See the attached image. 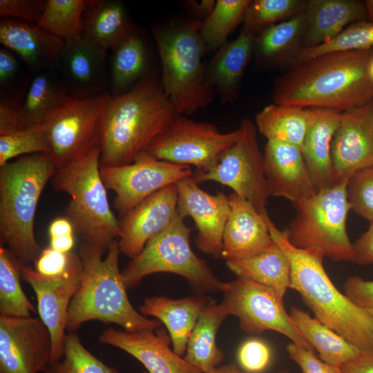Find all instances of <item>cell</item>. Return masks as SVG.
Instances as JSON below:
<instances>
[{"label":"cell","mask_w":373,"mask_h":373,"mask_svg":"<svg viewBox=\"0 0 373 373\" xmlns=\"http://www.w3.org/2000/svg\"><path fill=\"white\" fill-rule=\"evenodd\" d=\"M20 261L7 247H0V315L29 317L35 307L23 292Z\"/></svg>","instance_id":"obj_37"},{"label":"cell","mask_w":373,"mask_h":373,"mask_svg":"<svg viewBox=\"0 0 373 373\" xmlns=\"http://www.w3.org/2000/svg\"><path fill=\"white\" fill-rule=\"evenodd\" d=\"M238 134V129L222 133L211 123L179 115L145 151L159 160L194 166L195 172L202 173L217 164L222 154L236 141Z\"/></svg>","instance_id":"obj_12"},{"label":"cell","mask_w":373,"mask_h":373,"mask_svg":"<svg viewBox=\"0 0 373 373\" xmlns=\"http://www.w3.org/2000/svg\"><path fill=\"white\" fill-rule=\"evenodd\" d=\"M372 332H373V326H372Z\"/></svg>","instance_id":"obj_61"},{"label":"cell","mask_w":373,"mask_h":373,"mask_svg":"<svg viewBox=\"0 0 373 373\" xmlns=\"http://www.w3.org/2000/svg\"><path fill=\"white\" fill-rule=\"evenodd\" d=\"M101 148L97 147L82 158L57 169L51 183L57 192L70 196L65 217L85 242L107 250L118 239V219L108 200L107 189L100 173Z\"/></svg>","instance_id":"obj_7"},{"label":"cell","mask_w":373,"mask_h":373,"mask_svg":"<svg viewBox=\"0 0 373 373\" xmlns=\"http://www.w3.org/2000/svg\"><path fill=\"white\" fill-rule=\"evenodd\" d=\"M216 1L214 0L186 1L185 8L194 16L195 19L204 21L212 12Z\"/></svg>","instance_id":"obj_54"},{"label":"cell","mask_w":373,"mask_h":373,"mask_svg":"<svg viewBox=\"0 0 373 373\" xmlns=\"http://www.w3.org/2000/svg\"><path fill=\"white\" fill-rule=\"evenodd\" d=\"M305 26L304 10L288 20L270 26L258 32L254 50L257 62L268 68L289 66L303 48Z\"/></svg>","instance_id":"obj_29"},{"label":"cell","mask_w":373,"mask_h":373,"mask_svg":"<svg viewBox=\"0 0 373 373\" xmlns=\"http://www.w3.org/2000/svg\"><path fill=\"white\" fill-rule=\"evenodd\" d=\"M178 191L175 184L169 185L150 195L118 219L121 254L131 259L146 243L161 233L177 215Z\"/></svg>","instance_id":"obj_19"},{"label":"cell","mask_w":373,"mask_h":373,"mask_svg":"<svg viewBox=\"0 0 373 373\" xmlns=\"http://www.w3.org/2000/svg\"><path fill=\"white\" fill-rule=\"evenodd\" d=\"M373 48L332 52L288 68L275 81L274 104L343 113L373 101Z\"/></svg>","instance_id":"obj_1"},{"label":"cell","mask_w":373,"mask_h":373,"mask_svg":"<svg viewBox=\"0 0 373 373\" xmlns=\"http://www.w3.org/2000/svg\"><path fill=\"white\" fill-rule=\"evenodd\" d=\"M242 369L249 373H258L267 368L271 359V352L264 341L251 338L245 341L238 352Z\"/></svg>","instance_id":"obj_46"},{"label":"cell","mask_w":373,"mask_h":373,"mask_svg":"<svg viewBox=\"0 0 373 373\" xmlns=\"http://www.w3.org/2000/svg\"><path fill=\"white\" fill-rule=\"evenodd\" d=\"M20 59L10 50L0 48V101L18 108L33 76L25 75Z\"/></svg>","instance_id":"obj_44"},{"label":"cell","mask_w":373,"mask_h":373,"mask_svg":"<svg viewBox=\"0 0 373 373\" xmlns=\"http://www.w3.org/2000/svg\"><path fill=\"white\" fill-rule=\"evenodd\" d=\"M72 251L61 252L52 247L42 249L34 261L35 271L46 276H57L64 274L68 267Z\"/></svg>","instance_id":"obj_49"},{"label":"cell","mask_w":373,"mask_h":373,"mask_svg":"<svg viewBox=\"0 0 373 373\" xmlns=\"http://www.w3.org/2000/svg\"><path fill=\"white\" fill-rule=\"evenodd\" d=\"M257 35L243 26L238 36L218 48L206 64L208 83L223 102H231L238 97Z\"/></svg>","instance_id":"obj_25"},{"label":"cell","mask_w":373,"mask_h":373,"mask_svg":"<svg viewBox=\"0 0 373 373\" xmlns=\"http://www.w3.org/2000/svg\"><path fill=\"white\" fill-rule=\"evenodd\" d=\"M249 0H217L211 14L201 23L200 36L207 50H217L243 21Z\"/></svg>","instance_id":"obj_38"},{"label":"cell","mask_w":373,"mask_h":373,"mask_svg":"<svg viewBox=\"0 0 373 373\" xmlns=\"http://www.w3.org/2000/svg\"><path fill=\"white\" fill-rule=\"evenodd\" d=\"M342 373H373V347L362 350L357 357L341 367Z\"/></svg>","instance_id":"obj_53"},{"label":"cell","mask_w":373,"mask_h":373,"mask_svg":"<svg viewBox=\"0 0 373 373\" xmlns=\"http://www.w3.org/2000/svg\"><path fill=\"white\" fill-rule=\"evenodd\" d=\"M44 373H119L95 356L75 333L66 334L62 357Z\"/></svg>","instance_id":"obj_41"},{"label":"cell","mask_w":373,"mask_h":373,"mask_svg":"<svg viewBox=\"0 0 373 373\" xmlns=\"http://www.w3.org/2000/svg\"><path fill=\"white\" fill-rule=\"evenodd\" d=\"M345 296L357 306L373 311V280L352 276L344 283Z\"/></svg>","instance_id":"obj_50"},{"label":"cell","mask_w":373,"mask_h":373,"mask_svg":"<svg viewBox=\"0 0 373 373\" xmlns=\"http://www.w3.org/2000/svg\"><path fill=\"white\" fill-rule=\"evenodd\" d=\"M135 30L121 1L87 0L83 34L102 47L113 49Z\"/></svg>","instance_id":"obj_31"},{"label":"cell","mask_w":373,"mask_h":373,"mask_svg":"<svg viewBox=\"0 0 373 373\" xmlns=\"http://www.w3.org/2000/svg\"><path fill=\"white\" fill-rule=\"evenodd\" d=\"M364 2L367 15V21L373 22V0H367Z\"/></svg>","instance_id":"obj_58"},{"label":"cell","mask_w":373,"mask_h":373,"mask_svg":"<svg viewBox=\"0 0 373 373\" xmlns=\"http://www.w3.org/2000/svg\"><path fill=\"white\" fill-rule=\"evenodd\" d=\"M355 263L360 265L373 264V223L353 244Z\"/></svg>","instance_id":"obj_51"},{"label":"cell","mask_w":373,"mask_h":373,"mask_svg":"<svg viewBox=\"0 0 373 373\" xmlns=\"http://www.w3.org/2000/svg\"><path fill=\"white\" fill-rule=\"evenodd\" d=\"M74 227L66 217L53 220L48 227L49 238L73 235Z\"/></svg>","instance_id":"obj_55"},{"label":"cell","mask_w":373,"mask_h":373,"mask_svg":"<svg viewBox=\"0 0 373 373\" xmlns=\"http://www.w3.org/2000/svg\"><path fill=\"white\" fill-rule=\"evenodd\" d=\"M56 171L44 153L21 156L0 166V241L25 266L42 251L35 235V215Z\"/></svg>","instance_id":"obj_5"},{"label":"cell","mask_w":373,"mask_h":373,"mask_svg":"<svg viewBox=\"0 0 373 373\" xmlns=\"http://www.w3.org/2000/svg\"><path fill=\"white\" fill-rule=\"evenodd\" d=\"M226 265L237 278L249 279L269 287L282 298L290 287L289 260L274 241L264 250L252 256L227 260Z\"/></svg>","instance_id":"obj_32"},{"label":"cell","mask_w":373,"mask_h":373,"mask_svg":"<svg viewBox=\"0 0 373 373\" xmlns=\"http://www.w3.org/2000/svg\"><path fill=\"white\" fill-rule=\"evenodd\" d=\"M346 189L351 209L373 223V164L353 173Z\"/></svg>","instance_id":"obj_45"},{"label":"cell","mask_w":373,"mask_h":373,"mask_svg":"<svg viewBox=\"0 0 373 373\" xmlns=\"http://www.w3.org/2000/svg\"><path fill=\"white\" fill-rule=\"evenodd\" d=\"M25 128L17 108L0 101V135Z\"/></svg>","instance_id":"obj_52"},{"label":"cell","mask_w":373,"mask_h":373,"mask_svg":"<svg viewBox=\"0 0 373 373\" xmlns=\"http://www.w3.org/2000/svg\"><path fill=\"white\" fill-rule=\"evenodd\" d=\"M68 96L58 69H48L35 75L17 108L24 128L42 124Z\"/></svg>","instance_id":"obj_35"},{"label":"cell","mask_w":373,"mask_h":373,"mask_svg":"<svg viewBox=\"0 0 373 373\" xmlns=\"http://www.w3.org/2000/svg\"><path fill=\"white\" fill-rule=\"evenodd\" d=\"M201 23L192 19L151 26L161 62V84L179 115H191L213 100L203 61L207 48L200 34Z\"/></svg>","instance_id":"obj_6"},{"label":"cell","mask_w":373,"mask_h":373,"mask_svg":"<svg viewBox=\"0 0 373 373\" xmlns=\"http://www.w3.org/2000/svg\"><path fill=\"white\" fill-rule=\"evenodd\" d=\"M51 360V335L41 319L0 315V373H44Z\"/></svg>","instance_id":"obj_16"},{"label":"cell","mask_w":373,"mask_h":373,"mask_svg":"<svg viewBox=\"0 0 373 373\" xmlns=\"http://www.w3.org/2000/svg\"><path fill=\"white\" fill-rule=\"evenodd\" d=\"M228 198L229 213L223 233L222 258H243L270 246L274 240L268 217L265 218L250 202L234 193Z\"/></svg>","instance_id":"obj_24"},{"label":"cell","mask_w":373,"mask_h":373,"mask_svg":"<svg viewBox=\"0 0 373 373\" xmlns=\"http://www.w3.org/2000/svg\"><path fill=\"white\" fill-rule=\"evenodd\" d=\"M228 314L220 303L208 297L188 340L184 359L202 373L219 367L224 354L216 345V334Z\"/></svg>","instance_id":"obj_30"},{"label":"cell","mask_w":373,"mask_h":373,"mask_svg":"<svg viewBox=\"0 0 373 373\" xmlns=\"http://www.w3.org/2000/svg\"><path fill=\"white\" fill-rule=\"evenodd\" d=\"M87 0H47L37 25L64 41L83 35Z\"/></svg>","instance_id":"obj_39"},{"label":"cell","mask_w":373,"mask_h":373,"mask_svg":"<svg viewBox=\"0 0 373 373\" xmlns=\"http://www.w3.org/2000/svg\"><path fill=\"white\" fill-rule=\"evenodd\" d=\"M221 303L228 315L238 318L240 328L251 334L277 332L296 345L313 348L304 339L287 313L283 300L272 289L253 280L237 278L227 282Z\"/></svg>","instance_id":"obj_13"},{"label":"cell","mask_w":373,"mask_h":373,"mask_svg":"<svg viewBox=\"0 0 373 373\" xmlns=\"http://www.w3.org/2000/svg\"><path fill=\"white\" fill-rule=\"evenodd\" d=\"M286 350L289 358L300 369L302 373H342L341 367L323 361L314 351L301 347L291 342Z\"/></svg>","instance_id":"obj_48"},{"label":"cell","mask_w":373,"mask_h":373,"mask_svg":"<svg viewBox=\"0 0 373 373\" xmlns=\"http://www.w3.org/2000/svg\"><path fill=\"white\" fill-rule=\"evenodd\" d=\"M278 373H290V372L288 371L287 370H283L278 372Z\"/></svg>","instance_id":"obj_60"},{"label":"cell","mask_w":373,"mask_h":373,"mask_svg":"<svg viewBox=\"0 0 373 373\" xmlns=\"http://www.w3.org/2000/svg\"><path fill=\"white\" fill-rule=\"evenodd\" d=\"M191 229L177 213L170 225L151 238L122 274L127 289L137 287L146 276L168 272L182 276L197 295L223 292L227 282L216 277L207 263L192 250Z\"/></svg>","instance_id":"obj_9"},{"label":"cell","mask_w":373,"mask_h":373,"mask_svg":"<svg viewBox=\"0 0 373 373\" xmlns=\"http://www.w3.org/2000/svg\"><path fill=\"white\" fill-rule=\"evenodd\" d=\"M341 113L329 109L309 108L308 126L301 150L318 191L338 182L333 168L331 150Z\"/></svg>","instance_id":"obj_26"},{"label":"cell","mask_w":373,"mask_h":373,"mask_svg":"<svg viewBox=\"0 0 373 373\" xmlns=\"http://www.w3.org/2000/svg\"><path fill=\"white\" fill-rule=\"evenodd\" d=\"M263 156L269 195L284 198L293 204L318 191L300 148L267 140Z\"/></svg>","instance_id":"obj_22"},{"label":"cell","mask_w":373,"mask_h":373,"mask_svg":"<svg viewBox=\"0 0 373 373\" xmlns=\"http://www.w3.org/2000/svg\"><path fill=\"white\" fill-rule=\"evenodd\" d=\"M102 180L115 193L114 207L122 216L159 190L193 175L189 166L159 160L144 151L131 163L100 166Z\"/></svg>","instance_id":"obj_14"},{"label":"cell","mask_w":373,"mask_h":373,"mask_svg":"<svg viewBox=\"0 0 373 373\" xmlns=\"http://www.w3.org/2000/svg\"><path fill=\"white\" fill-rule=\"evenodd\" d=\"M82 267L79 254L73 251L68 269L61 275H43L20 264L21 278L35 291L40 319L51 335V363L63 355L68 307L78 289Z\"/></svg>","instance_id":"obj_15"},{"label":"cell","mask_w":373,"mask_h":373,"mask_svg":"<svg viewBox=\"0 0 373 373\" xmlns=\"http://www.w3.org/2000/svg\"><path fill=\"white\" fill-rule=\"evenodd\" d=\"M371 48H373V22L360 21L352 23L324 44L310 48H301L288 67L329 52Z\"/></svg>","instance_id":"obj_40"},{"label":"cell","mask_w":373,"mask_h":373,"mask_svg":"<svg viewBox=\"0 0 373 373\" xmlns=\"http://www.w3.org/2000/svg\"><path fill=\"white\" fill-rule=\"evenodd\" d=\"M48 152V136L43 123L0 135V166L13 158Z\"/></svg>","instance_id":"obj_43"},{"label":"cell","mask_w":373,"mask_h":373,"mask_svg":"<svg viewBox=\"0 0 373 373\" xmlns=\"http://www.w3.org/2000/svg\"><path fill=\"white\" fill-rule=\"evenodd\" d=\"M105 251L85 242L79 248L83 267L78 289L68 307L66 330L73 333L90 321L115 323L129 332L157 329L161 322L148 319L128 300L118 267L121 254L118 240L109 244L103 258Z\"/></svg>","instance_id":"obj_4"},{"label":"cell","mask_w":373,"mask_h":373,"mask_svg":"<svg viewBox=\"0 0 373 373\" xmlns=\"http://www.w3.org/2000/svg\"><path fill=\"white\" fill-rule=\"evenodd\" d=\"M74 235L50 238V247L61 252H70L75 245Z\"/></svg>","instance_id":"obj_56"},{"label":"cell","mask_w":373,"mask_h":373,"mask_svg":"<svg viewBox=\"0 0 373 373\" xmlns=\"http://www.w3.org/2000/svg\"><path fill=\"white\" fill-rule=\"evenodd\" d=\"M207 299L197 294L180 299L151 296L144 299L139 310L143 316H153L164 325L171 338L173 350L182 356Z\"/></svg>","instance_id":"obj_28"},{"label":"cell","mask_w":373,"mask_h":373,"mask_svg":"<svg viewBox=\"0 0 373 373\" xmlns=\"http://www.w3.org/2000/svg\"><path fill=\"white\" fill-rule=\"evenodd\" d=\"M108 93L90 98L68 96L45 119L50 157L57 169L100 146L101 128Z\"/></svg>","instance_id":"obj_10"},{"label":"cell","mask_w":373,"mask_h":373,"mask_svg":"<svg viewBox=\"0 0 373 373\" xmlns=\"http://www.w3.org/2000/svg\"><path fill=\"white\" fill-rule=\"evenodd\" d=\"M179 115L161 81L149 75L128 91L107 93L100 137V166L131 163Z\"/></svg>","instance_id":"obj_2"},{"label":"cell","mask_w":373,"mask_h":373,"mask_svg":"<svg viewBox=\"0 0 373 373\" xmlns=\"http://www.w3.org/2000/svg\"><path fill=\"white\" fill-rule=\"evenodd\" d=\"M0 43L34 76L45 70L58 69L64 41L36 23L1 18Z\"/></svg>","instance_id":"obj_23"},{"label":"cell","mask_w":373,"mask_h":373,"mask_svg":"<svg viewBox=\"0 0 373 373\" xmlns=\"http://www.w3.org/2000/svg\"><path fill=\"white\" fill-rule=\"evenodd\" d=\"M238 129L236 141L222 154L217 164L206 172H195L192 177L198 184L214 181L231 188L266 218L269 193L257 128L251 120L244 118Z\"/></svg>","instance_id":"obj_11"},{"label":"cell","mask_w":373,"mask_h":373,"mask_svg":"<svg viewBox=\"0 0 373 373\" xmlns=\"http://www.w3.org/2000/svg\"><path fill=\"white\" fill-rule=\"evenodd\" d=\"M303 0H249L243 17V26L257 34L276 22L303 12Z\"/></svg>","instance_id":"obj_42"},{"label":"cell","mask_w":373,"mask_h":373,"mask_svg":"<svg viewBox=\"0 0 373 373\" xmlns=\"http://www.w3.org/2000/svg\"><path fill=\"white\" fill-rule=\"evenodd\" d=\"M111 50L110 94L124 93L149 75L148 49L136 28Z\"/></svg>","instance_id":"obj_34"},{"label":"cell","mask_w":373,"mask_h":373,"mask_svg":"<svg viewBox=\"0 0 373 373\" xmlns=\"http://www.w3.org/2000/svg\"><path fill=\"white\" fill-rule=\"evenodd\" d=\"M107 50L84 34L64 41L58 71L69 96L90 98L108 93Z\"/></svg>","instance_id":"obj_18"},{"label":"cell","mask_w":373,"mask_h":373,"mask_svg":"<svg viewBox=\"0 0 373 373\" xmlns=\"http://www.w3.org/2000/svg\"><path fill=\"white\" fill-rule=\"evenodd\" d=\"M367 71L370 79L373 82V56L370 61Z\"/></svg>","instance_id":"obj_59"},{"label":"cell","mask_w":373,"mask_h":373,"mask_svg":"<svg viewBox=\"0 0 373 373\" xmlns=\"http://www.w3.org/2000/svg\"><path fill=\"white\" fill-rule=\"evenodd\" d=\"M348 179L292 204L296 214L284 231L292 245L334 261L354 262L353 244L346 229L351 209L346 189Z\"/></svg>","instance_id":"obj_8"},{"label":"cell","mask_w":373,"mask_h":373,"mask_svg":"<svg viewBox=\"0 0 373 373\" xmlns=\"http://www.w3.org/2000/svg\"><path fill=\"white\" fill-rule=\"evenodd\" d=\"M177 212L183 218L191 217L198 233L194 242L206 254L222 258V238L229 216V198L223 192L211 195L200 189L192 176L175 184Z\"/></svg>","instance_id":"obj_17"},{"label":"cell","mask_w":373,"mask_h":373,"mask_svg":"<svg viewBox=\"0 0 373 373\" xmlns=\"http://www.w3.org/2000/svg\"><path fill=\"white\" fill-rule=\"evenodd\" d=\"M331 153L338 182L373 164V101L341 113Z\"/></svg>","instance_id":"obj_20"},{"label":"cell","mask_w":373,"mask_h":373,"mask_svg":"<svg viewBox=\"0 0 373 373\" xmlns=\"http://www.w3.org/2000/svg\"><path fill=\"white\" fill-rule=\"evenodd\" d=\"M267 222L272 240L289 260V288L323 324L362 350L372 348L373 311L357 306L336 288L324 269L323 256L294 247L269 217Z\"/></svg>","instance_id":"obj_3"},{"label":"cell","mask_w":373,"mask_h":373,"mask_svg":"<svg viewBox=\"0 0 373 373\" xmlns=\"http://www.w3.org/2000/svg\"><path fill=\"white\" fill-rule=\"evenodd\" d=\"M46 3V0H0V16L37 24Z\"/></svg>","instance_id":"obj_47"},{"label":"cell","mask_w":373,"mask_h":373,"mask_svg":"<svg viewBox=\"0 0 373 373\" xmlns=\"http://www.w3.org/2000/svg\"><path fill=\"white\" fill-rule=\"evenodd\" d=\"M289 315L298 332L323 361L341 367L362 352V350L304 310L292 306Z\"/></svg>","instance_id":"obj_33"},{"label":"cell","mask_w":373,"mask_h":373,"mask_svg":"<svg viewBox=\"0 0 373 373\" xmlns=\"http://www.w3.org/2000/svg\"><path fill=\"white\" fill-rule=\"evenodd\" d=\"M211 373H249L240 368L236 364L231 363L219 366Z\"/></svg>","instance_id":"obj_57"},{"label":"cell","mask_w":373,"mask_h":373,"mask_svg":"<svg viewBox=\"0 0 373 373\" xmlns=\"http://www.w3.org/2000/svg\"><path fill=\"white\" fill-rule=\"evenodd\" d=\"M98 339L133 356L149 373H202L170 348L171 338L163 327L135 332L109 327Z\"/></svg>","instance_id":"obj_21"},{"label":"cell","mask_w":373,"mask_h":373,"mask_svg":"<svg viewBox=\"0 0 373 373\" xmlns=\"http://www.w3.org/2000/svg\"><path fill=\"white\" fill-rule=\"evenodd\" d=\"M309 117V108L271 104L256 115L257 130L267 140L302 149Z\"/></svg>","instance_id":"obj_36"},{"label":"cell","mask_w":373,"mask_h":373,"mask_svg":"<svg viewBox=\"0 0 373 373\" xmlns=\"http://www.w3.org/2000/svg\"><path fill=\"white\" fill-rule=\"evenodd\" d=\"M305 13L306 26L302 48L328 41L350 23L367 21L365 2L357 0H309Z\"/></svg>","instance_id":"obj_27"}]
</instances>
